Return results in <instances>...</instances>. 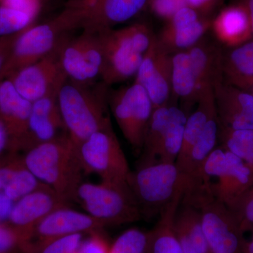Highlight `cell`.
<instances>
[{
    "label": "cell",
    "mask_w": 253,
    "mask_h": 253,
    "mask_svg": "<svg viewBox=\"0 0 253 253\" xmlns=\"http://www.w3.org/2000/svg\"><path fill=\"white\" fill-rule=\"evenodd\" d=\"M82 84L68 81L58 94V102L69 139L76 148L91 134L112 127L109 91L104 83Z\"/></svg>",
    "instance_id": "obj_1"
},
{
    "label": "cell",
    "mask_w": 253,
    "mask_h": 253,
    "mask_svg": "<svg viewBox=\"0 0 253 253\" xmlns=\"http://www.w3.org/2000/svg\"><path fill=\"white\" fill-rule=\"evenodd\" d=\"M26 167L37 179L67 202H75L84 174L77 148L68 134L28 150Z\"/></svg>",
    "instance_id": "obj_2"
},
{
    "label": "cell",
    "mask_w": 253,
    "mask_h": 253,
    "mask_svg": "<svg viewBox=\"0 0 253 253\" xmlns=\"http://www.w3.org/2000/svg\"><path fill=\"white\" fill-rule=\"evenodd\" d=\"M103 63L100 78L109 86L135 76L154 35L144 24L98 32Z\"/></svg>",
    "instance_id": "obj_3"
},
{
    "label": "cell",
    "mask_w": 253,
    "mask_h": 253,
    "mask_svg": "<svg viewBox=\"0 0 253 253\" xmlns=\"http://www.w3.org/2000/svg\"><path fill=\"white\" fill-rule=\"evenodd\" d=\"M127 184L144 217L161 214L177 196L184 195L189 180L175 163L155 162L131 171Z\"/></svg>",
    "instance_id": "obj_4"
},
{
    "label": "cell",
    "mask_w": 253,
    "mask_h": 253,
    "mask_svg": "<svg viewBox=\"0 0 253 253\" xmlns=\"http://www.w3.org/2000/svg\"><path fill=\"white\" fill-rule=\"evenodd\" d=\"M75 202L106 227L134 222L143 217L128 184L83 181L76 192Z\"/></svg>",
    "instance_id": "obj_5"
},
{
    "label": "cell",
    "mask_w": 253,
    "mask_h": 253,
    "mask_svg": "<svg viewBox=\"0 0 253 253\" xmlns=\"http://www.w3.org/2000/svg\"><path fill=\"white\" fill-rule=\"evenodd\" d=\"M181 202L199 211L205 238L211 253H242L246 239L237 218L226 204L209 191L183 196Z\"/></svg>",
    "instance_id": "obj_6"
},
{
    "label": "cell",
    "mask_w": 253,
    "mask_h": 253,
    "mask_svg": "<svg viewBox=\"0 0 253 253\" xmlns=\"http://www.w3.org/2000/svg\"><path fill=\"white\" fill-rule=\"evenodd\" d=\"M84 17L85 14L82 12L68 13L53 22L25 29L15 42L0 73V81L50 54L65 38L63 34L76 27Z\"/></svg>",
    "instance_id": "obj_7"
},
{
    "label": "cell",
    "mask_w": 253,
    "mask_h": 253,
    "mask_svg": "<svg viewBox=\"0 0 253 253\" xmlns=\"http://www.w3.org/2000/svg\"><path fill=\"white\" fill-rule=\"evenodd\" d=\"M77 151L84 172L94 173L102 181L127 184L131 170L113 126L91 134Z\"/></svg>",
    "instance_id": "obj_8"
},
{
    "label": "cell",
    "mask_w": 253,
    "mask_h": 253,
    "mask_svg": "<svg viewBox=\"0 0 253 253\" xmlns=\"http://www.w3.org/2000/svg\"><path fill=\"white\" fill-rule=\"evenodd\" d=\"M109 109L123 135L136 152L142 151L154 107L149 94L138 83L109 92Z\"/></svg>",
    "instance_id": "obj_9"
},
{
    "label": "cell",
    "mask_w": 253,
    "mask_h": 253,
    "mask_svg": "<svg viewBox=\"0 0 253 253\" xmlns=\"http://www.w3.org/2000/svg\"><path fill=\"white\" fill-rule=\"evenodd\" d=\"M60 62L70 81L88 84L100 77L103 56L99 35L86 31L77 38H64L59 46Z\"/></svg>",
    "instance_id": "obj_10"
},
{
    "label": "cell",
    "mask_w": 253,
    "mask_h": 253,
    "mask_svg": "<svg viewBox=\"0 0 253 253\" xmlns=\"http://www.w3.org/2000/svg\"><path fill=\"white\" fill-rule=\"evenodd\" d=\"M61 42L50 54L21 68L7 78L16 91L31 103L49 95L57 94L68 81L60 62Z\"/></svg>",
    "instance_id": "obj_11"
},
{
    "label": "cell",
    "mask_w": 253,
    "mask_h": 253,
    "mask_svg": "<svg viewBox=\"0 0 253 253\" xmlns=\"http://www.w3.org/2000/svg\"><path fill=\"white\" fill-rule=\"evenodd\" d=\"M172 56L154 36L136 74L134 83L144 88L154 109L168 104L172 93Z\"/></svg>",
    "instance_id": "obj_12"
},
{
    "label": "cell",
    "mask_w": 253,
    "mask_h": 253,
    "mask_svg": "<svg viewBox=\"0 0 253 253\" xmlns=\"http://www.w3.org/2000/svg\"><path fill=\"white\" fill-rule=\"evenodd\" d=\"M222 76L213 84L214 99L221 127L253 129V96L224 83Z\"/></svg>",
    "instance_id": "obj_13"
},
{
    "label": "cell",
    "mask_w": 253,
    "mask_h": 253,
    "mask_svg": "<svg viewBox=\"0 0 253 253\" xmlns=\"http://www.w3.org/2000/svg\"><path fill=\"white\" fill-rule=\"evenodd\" d=\"M58 94L49 95L32 103L24 152L67 134L60 111Z\"/></svg>",
    "instance_id": "obj_14"
},
{
    "label": "cell",
    "mask_w": 253,
    "mask_h": 253,
    "mask_svg": "<svg viewBox=\"0 0 253 253\" xmlns=\"http://www.w3.org/2000/svg\"><path fill=\"white\" fill-rule=\"evenodd\" d=\"M32 103L23 98L9 79L0 81V117L10 138L9 152L23 151L27 136Z\"/></svg>",
    "instance_id": "obj_15"
},
{
    "label": "cell",
    "mask_w": 253,
    "mask_h": 253,
    "mask_svg": "<svg viewBox=\"0 0 253 253\" xmlns=\"http://www.w3.org/2000/svg\"><path fill=\"white\" fill-rule=\"evenodd\" d=\"M103 223L96 220L85 212H80L66 206L56 210L35 227L33 241H43L73 235L89 234L94 231L104 230Z\"/></svg>",
    "instance_id": "obj_16"
},
{
    "label": "cell",
    "mask_w": 253,
    "mask_h": 253,
    "mask_svg": "<svg viewBox=\"0 0 253 253\" xmlns=\"http://www.w3.org/2000/svg\"><path fill=\"white\" fill-rule=\"evenodd\" d=\"M66 206L71 204L44 186L16 201L8 222L33 233L35 227L50 213Z\"/></svg>",
    "instance_id": "obj_17"
},
{
    "label": "cell",
    "mask_w": 253,
    "mask_h": 253,
    "mask_svg": "<svg viewBox=\"0 0 253 253\" xmlns=\"http://www.w3.org/2000/svg\"><path fill=\"white\" fill-rule=\"evenodd\" d=\"M226 151L225 162L211 189L213 196L228 206L253 185V169L238 156Z\"/></svg>",
    "instance_id": "obj_18"
},
{
    "label": "cell",
    "mask_w": 253,
    "mask_h": 253,
    "mask_svg": "<svg viewBox=\"0 0 253 253\" xmlns=\"http://www.w3.org/2000/svg\"><path fill=\"white\" fill-rule=\"evenodd\" d=\"M217 39L226 45L238 46L253 38L246 4H236L221 10L211 23Z\"/></svg>",
    "instance_id": "obj_19"
},
{
    "label": "cell",
    "mask_w": 253,
    "mask_h": 253,
    "mask_svg": "<svg viewBox=\"0 0 253 253\" xmlns=\"http://www.w3.org/2000/svg\"><path fill=\"white\" fill-rule=\"evenodd\" d=\"M147 0H96L93 5L86 31L100 32L126 22L144 7Z\"/></svg>",
    "instance_id": "obj_20"
},
{
    "label": "cell",
    "mask_w": 253,
    "mask_h": 253,
    "mask_svg": "<svg viewBox=\"0 0 253 253\" xmlns=\"http://www.w3.org/2000/svg\"><path fill=\"white\" fill-rule=\"evenodd\" d=\"M174 230L183 253H211L199 211L181 202L174 219Z\"/></svg>",
    "instance_id": "obj_21"
},
{
    "label": "cell",
    "mask_w": 253,
    "mask_h": 253,
    "mask_svg": "<svg viewBox=\"0 0 253 253\" xmlns=\"http://www.w3.org/2000/svg\"><path fill=\"white\" fill-rule=\"evenodd\" d=\"M220 134V123L215 111L205 126L202 134L190 151L185 161L178 167L189 180V185L198 175L203 163L217 148Z\"/></svg>",
    "instance_id": "obj_22"
},
{
    "label": "cell",
    "mask_w": 253,
    "mask_h": 253,
    "mask_svg": "<svg viewBox=\"0 0 253 253\" xmlns=\"http://www.w3.org/2000/svg\"><path fill=\"white\" fill-rule=\"evenodd\" d=\"M217 111L213 86L205 89L198 101L197 109L186 120L182 146L176 165L179 167L185 161L190 151L202 134L211 116Z\"/></svg>",
    "instance_id": "obj_23"
},
{
    "label": "cell",
    "mask_w": 253,
    "mask_h": 253,
    "mask_svg": "<svg viewBox=\"0 0 253 253\" xmlns=\"http://www.w3.org/2000/svg\"><path fill=\"white\" fill-rule=\"evenodd\" d=\"M187 51L197 82L200 97L205 89L213 86L214 81L223 76V56L218 50L203 44H196Z\"/></svg>",
    "instance_id": "obj_24"
},
{
    "label": "cell",
    "mask_w": 253,
    "mask_h": 253,
    "mask_svg": "<svg viewBox=\"0 0 253 253\" xmlns=\"http://www.w3.org/2000/svg\"><path fill=\"white\" fill-rule=\"evenodd\" d=\"M227 83L245 90L253 81V41L236 46L222 59Z\"/></svg>",
    "instance_id": "obj_25"
},
{
    "label": "cell",
    "mask_w": 253,
    "mask_h": 253,
    "mask_svg": "<svg viewBox=\"0 0 253 253\" xmlns=\"http://www.w3.org/2000/svg\"><path fill=\"white\" fill-rule=\"evenodd\" d=\"M187 118L180 108L169 106V123L156 153L155 162H176L182 146Z\"/></svg>",
    "instance_id": "obj_26"
},
{
    "label": "cell",
    "mask_w": 253,
    "mask_h": 253,
    "mask_svg": "<svg viewBox=\"0 0 253 253\" xmlns=\"http://www.w3.org/2000/svg\"><path fill=\"white\" fill-rule=\"evenodd\" d=\"M211 26V21L202 18L190 24L166 25L158 39L169 52L171 50L190 49L196 45Z\"/></svg>",
    "instance_id": "obj_27"
},
{
    "label": "cell",
    "mask_w": 253,
    "mask_h": 253,
    "mask_svg": "<svg viewBox=\"0 0 253 253\" xmlns=\"http://www.w3.org/2000/svg\"><path fill=\"white\" fill-rule=\"evenodd\" d=\"M182 196H177L160 214L158 224L152 229L151 253H183L174 230V216Z\"/></svg>",
    "instance_id": "obj_28"
},
{
    "label": "cell",
    "mask_w": 253,
    "mask_h": 253,
    "mask_svg": "<svg viewBox=\"0 0 253 253\" xmlns=\"http://www.w3.org/2000/svg\"><path fill=\"white\" fill-rule=\"evenodd\" d=\"M172 93L177 97L190 101L199 99L197 82L188 51H181L172 56Z\"/></svg>",
    "instance_id": "obj_29"
},
{
    "label": "cell",
    "mask_w": 253,
    "mask_h": 253,
    "mask_svg": "<svg viewBox=\"0 0 253 253\" xmlns=\"http://www.w3.org/2000/svg\"><path fill=\"white\" fill-rule=\"evenodd\" d=\"M169 118V104L154 109L146 129L142 155L139 166L156 161V153L167 129Z\"/></svg>",
    "instance_id": "obj_30"
},
{
    "label": "cell",
    "mask_w": 253,
    "mask_h": 253,
    "mask_svg": "<svg viewBox=\"0 0 253 253\" xmlns=\"http://www.w3.org/2000/svg\"><path fill=\"white\" fill-rule=\"evenodd\" d=\"M221 147L241 158L253 169V129H230L221 127Z\"/></svg>",
    "instance_id": "obj_31"
},
{
    "label": "cell",
    "mask_w": 253,
    "mask_h": 253,
    "mask_svg": "<svg viewBox=\"0 0 253 253\" xmlns=\"http://www.w3.org/2000/svg\"><path fill=\"white\" fill-rule=\"evenodd\" d=\"M152 230L130 228L110 244L109 253H151Z\"/></svg>",
    "instance_id": "obj_32"
},
{
    "label": "cell",
    "mask_w": 253,
    "mask_h": 253,
    "mask_svg": "<svg viewBox=\"0 0 253 253\" xmlns=\"http://www.w3.org/2000/svg\"><path fill=\"white\" fill-rule=\"evenodd\" d=\"M33 232L8 222H0V253H26Z\"/></svg>",
    "instance_id": "obj_33"
},
{
    "label": "cell",
    "mask_w": 253,
    "mask_h": 253,
    "mask_svg": "<svg viewBox=\"0 0 253 253\" xmlns=\"http://www.w3.org/2000/svg\"><path fill=\"white\" fill-rule=\"evenodd\" d=\"M84 234H73L54 239L33 241L26 253H76Z\"/></svg>",
    "instance_id": "obj_34"
},
{
    "label": "cell",
    "mask_w": 253,
    "mask_h": 253,
    "mask_svg": "<svg viewBox=\"0 0 253 253\" xmlns=\"http://www.w3.org/2000/svg\"><path fill=\"white\" fill-rule=\"evenodd\" d=\"M33 15L3 4L0 6V38L21 33L29 27Z\"/></svg>",
    "instance_id": "obj_35"
},
{
    "label": "cell",
    "mask_w": 253,
    "mask_h": 253,
    "mask_svg": "<svg viewBox=\"0 0 253 253\" xmlns=\"http://www.w3.org/2000/svg\"><path fill=\"white\" fill-rule=\"evenodd\" d=\"M228 207L237 218L244 232L253 229V185L246 190Z\"/></svg>",
    "instance_id": "obj_36"
},
{
    "label": "cell",
    "mask_w": 253,
    "mask_h": 253,
    "mask_svg": "<svg viewBox=\"0 0 253 253\" xmlns=\"http://www.w3.org/2000/svg\"><path fill=\"white\" fill-rule=\"evenodd\" d=\"M109 247L103 230L94 231L83 239L76 253H109Z\"/></svg>",
    "instance_id": "obj_37"
},
{
    "label": "cell",
    "mask_w": 253,
    "mask_h": 253,
    "mask_svg": "<svg viewBox=\"0 0 253 253\" xmlns=\"http://www.w3.org/2000/svg\"><path fill=\"white\" fill-rule=\"evenodd\" d=\"M149 4L154 14L168 21L179 9L186 6L183 0H150Z\"/></svg>",
    "instance_id": "obj_38"
},
{
    "label": "cell",
    "mask_w": 253,
    "mask_h": 253,
    "mask_svg": "<svg viewBox=\"0 0 253 253\" xmlns=\"http://www.w3.org/2000/svg\"><path fill=\"white\" fill-rule=\"evenodd\" d=\"M22 32L18 33L17 34L12 35V36L0 38V73L4 68L6 60L9 57L11 49L14 45L15 42L16 41Z\"/></svg>",
    "instance_id": "obj_39"
},
{
    "label": "cell",
    "mask_w": 253,
    "mask_h": 253,
    "mask_svg": "<svg viewBox=\"0 0 253 253\" xmlns=\"http://www.w3.org/2000/svg\"><path fill=\"white\" fill-rule=\"evenodd\" d=\"M186 6L199 13H208L214 7L217 0H183Z\"/></svg>",
    "instance_id": "obj_40"
},
{
    "label": "cell",
    "mask_w": 253,
    "mask_h": 253,
    "mask_svg": "<svg viewBox=\"0 0 253 253\" xmlns=\"http://www.w3.org/2000/svg\"><path fill=\"white\" fill-rule=\"evenodd\" d=\"M14 201L0 191V222H7L14 207Z\"/></svg>",
    "instance_id": "obj_41"
},
{
    "label": "cell",
    "mask_w": 253,
    "mask_h": 253,
    "mask_svg": "<svg viewBox=\"0 0 253 253\" xmlns=\"http://www.w3.org/2000/svg\"><path fill=\"white\" fill-rule=\"evenodd\" d=\"M10 138L4 121L0 117V157L9 152Z\"/></svg>",
    "instance_id": "obj_42"
},
{
    "label": "cell",
    "mask_w": 253,
    "mask_h": 253,
    "mask_svg": "<svg viewBox=\"0 0 253 253\" xmlns=\"http://www.w3.org/2000/svg\"><path fill=\"white\" fill-rule=\"evenodd\" d=\"M246 4L248 12H249L250 21H251V29L253 37V0H248Z\"/></svg>",
    "instance_id": "obj_43"
},
{
    "label": "cell",
    "mask_w": 253,
    "mask_h": 253,
    "mask_svg": "<svg viewBox=\"0 0 253 253\" xmlns=\"http://www.w3.org/2000/svg\"><path fill=\"white\" fill-rule=\"evenodd\" d=\"M242 253H253V234L251 239L250 241L246 240L245 242Z\"/></svg>",
    "instance_id": "obj_44"
},
{
    "label": "cell",
    "mask_w": 253,
    "mask_h": 253,
    "mask_svg": "<svg viewBox=\"0 0 253 253\" xmlns=\"http://www.w3.org/2000/svg\"><path fill=\"white\" fill-rule=\"evenodd\" d=\"M244 91H248V92L250 93L251 94H252L253 96V81L251 83V84H249V86H248V87L246 88Z\"/></svg>",
    "instance_id": "obj_45"
}]
</instances>
